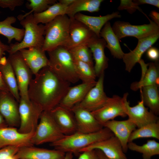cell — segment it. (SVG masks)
<instances>
[{
  "label": "cell",
  "instance_id": "obj_1",
  "mask_svg": "<svg viewBox=\"0 0 159 159\" xmlns=\"http://www.w3.org/2000/svg\"><path fill=\"white\" fill-rule=\"evenodd\" d=\"M32 80L28 96L43 111H50L58 105L70 87L48 66L41 69Z\"/></svg>",
  "mask_w": 159,
  "mask_h": 159
},
{
  "label": "cell",
  "instance_id": "obj_14",
  "mask_svg": "<svg viewBox=\"0 0 159 159\" xmlns=\"http://www.w3.org/2000/svg\"><path fill=\"white\" fill-rule=\"evenodd\" d=\"M70 18L69 39L64 47L68 49L80 45L87 44L93 38L97 37L84 24L74 18Z\"/></svg>",
  "mask_w": 159,
  "mask_h": 159
},
{
  "label": "cell",
  "instance_id": "obj_38",
  "mask_svg": "<svg viewBox=\"0 0 159 159\" xmlns=\"http://www.w3.org/2000/svg\"><path fill=\"white\" fill-rule=\"evenodd\" d=\"M120 2V5L117 8L119 10H126L129 13L132 14L137 9L145 15L147 18H148L139 6L135 4L132 1L121 0Z\"/></svg>",
  "mask_w": 159,
  "mask_h": 159
},
{
  "label": "cell",
  "instance_id": "obj_41",
  "mask_svg": "<svg viewBox=\"0 0 159 159\" xmlns=\"http://www.w3.org/2000/svg\"><path fill=\"white\" fill-rule=\"evenodd\" d=\"M81 153L77 159H100L96 150H86Z\"/></svg>",
  "mask_w": 159,
  "mask_h": 159
},
{
  "label": "cell",
  "instance_id": "obj_47",
  "mask_svg": "<svg viewBox=\"0 0 159 159\" xmlns=\"http://www.w3.org/2000/svg\"><path fill=\"white\" fill-rule=\"evenodd\" d=\"M75 0H59V3L69 6L73 3Z\"/></svg>",
  "mask_w": 159,
  "mask_h": 159
},
{
  "label": "cell",
  "instance_id": "obj_5",
  "mask_svg": "<svg viewBox=\"0 0 159 159\" xmlns=\"http://www.w3.org/2000/svg\"><path fill=\"white\" fill-rule=\"evenodd\" d=\"M20 24L24 30V37L20 42L10 44L9 54H13L21 49L32 47L42 48L44 38L45 25L36 23L32 14L20 21Z\"/></svg>",
  "mask_w": 159,
  "mask_h": 159
},
{
  "label": "cell",
  "instance_id": "obj_21",
  "mask_svg": "<svg viewBox=\"0 0 159 159\" xmlns=\"http://www.w3.org/2000/svg\"><path fill=\"white\" fill-rule=\"evenodd\" d=\"M19 51L34 75L42 68L48 65V58L42 48L32 47L21 49Z\"/></svg>",
  "mask_w": 159,
  "mask_h": 159
},
{
  "label": "cell",
  "instance_id": "obj_19",
  "mask_svg": "<svg viewBox=\"0 0 159 159\" xmlns=\"http://www.w3.org/2000/svg\"><path fill=\"white\" fill-rule=\"evenodd\" d=\"M103 127L109 129L120 141L123 152L126 153L128 149L127 145L129 138L137 127L128 118L125 120L118 121L114 120L108 121L102 125Z\"/></svg>",
  "mask_w": 159,
  "mask_h": 159
},
{
  "label": "cell",
  "instance_id": "obj_31",
  "mask_svg": "<svg viewBox=\"0 0 159 159\" xmlns=\"http://www.w3.org/2000/svg\"><path fill=\"white\" fill-rule=\"evenodd\" d=\"M16 19L14 16L7 17L4 20L0 21V34L6 37L8 42L10 43L14 39L18 42L22 40L24 34V29L14 27L12 24L16 21Z\"/></svg>",
  "mask_w": 159,
  "mask_h": 159
},
{
  "label": "cell",
  "instance_id": "obj_33",
  "mask_svg": "<svg viewBox=\"0 0 159 159\" xmlns=\"http://www.w3.org/2000/svg\"><path fill=\"white\" fill-rule=\"evenodd\" d=\"M128 149L142 154L143 159H151L154 155L159 154V143L154 140H149L142 145L133 142H129Z\"/></svg>",
  "mask_w": 159,
  "mask_h": 159
},
{
  "label": "cell",
  "instance_id": "obj_37",
  "mask_svg": "<svg viewBox=\"0 0 159 159\" xmlns=\"http://www.w3.org/2000/svg\"><path fill=\"white\" fill-rule=\"evenodd\" d=\"M68 50L74 58L94 66L92 53L87 44L80 45Z\"/></svg>",
  "mask_w": 159,
  "mask_h": 159
},
{
  "label": "cell",
  "instance_id": "obj_18",
  "mask_svg": "<svg viewBox=\"0 0 159 159\" xmlns=\"http://www.w3.org/2000/svg\"><path fill=\"white\" fill-rule=\"evenodd\" d=\"M159 33L145 38L138 39V42L134 50L124 53L122 58L125 64V70L130 72L136 63L141 59L143 54L158 40Z\"/></svg>",
  "mask_w": 159,
  "mask_h": 159
},
{
  "label": "cell",
  "instance_id": "obj_45",
  "mask_svg": "<svg viewBox=\"0 0 159 159\" xmlns=\"http://www.w3.org/2000/svg\"><path fill=\"white\" fill-rule=\"evenodd\" d=\"M149 16L153 22L159 26V13L158 12L154 10L151 11Z\"/></svg>",
  "mask_w": 159,
  "mask_h": 159
},
{
  "label": "cell",
  "instance_id": "obj_26",
  "mask_svg": "<svg viewBox=\"0 0 159 159\" xmlns=\"http://www.w3.org/2000/svg\"><path fill=\"white\" fill-rule=\"evenodd\" d=\"M121 15L118 11L100 16H88L81 13L76 14L74 18L85 24L98 38L100 31L104 25L110 20L114 18H119Z\"/></svg>",
  "mask_w": 159,
  "mask_h": 159
},
{
  "label": "cell",
  "instance_id": "obj_48",
  "mask_svg": "<svg viewBox=\"0 0 159 159\" xmlns=\"http://www.w3.org/2000/svg\"><path fill=\"white\" fill-rule=\"evenodd\" d=\"M9 127L3 116L0 114V128Z\"/></svg>",
  "mask_w": 159,
  "mask_h": 159
},
{
  "label": "cell",
  "instance_id": "obj_10",
  "mask_svg": "<svg viewBox=\"0 0 159 159\" xmlns=\"http://www.w3.org/2000/svg\"><path fill=\"white\" fill-rule=\"evenodd\" d=\"M7 58L15 75L20 98L29 99L28 88L33 74L19 51L9 54Z\"/></svg>",
  "mask_w": 159,
  "mask_h": 159
},
{
  "label": "cell",
  "instance_id": "obj_42",
  "mask_svg": "<svg viewBox=\"0 0 159 159\" xmlns=\"http://www.w3.org/2000/svg\"><path fill=\"white\" fill-rule=\"evenodd\" d=\"M146 55L149 59L158 62L159 57V51L156 48L151 47L146 51Z\"/></svg>",
  "mask_w": 159,
  "mask_h": 159
},
{
  "label": "cell",
  "instance_id": "obj_20",
  "mask_svg": "<svg viewBox=\"0 0 159 159\" xmlns=\"http://www.w3.org/2000/svg\"><path fill=\"white\" fill-rule=\"evenodd\" d=\"M65 153L55 149L50 150L32 145L20 148L14 156L16 159H63Z\"/></svg>",
  "mask_w": 159,
  "mask_h": 159
},
{
  "label": "cell",
  "instance_id": "obj_25",
  "mask_svg": "<svg viewBox=\"0 0 159 159\" xmlns=\"http://www.w3.org/2000/svg\"><path fill=\"white\" fill-rule=\"evenodd\" d=\"M138 63L142 70L141 78L139 81L133 82L131 84V89L136 91L143 87L155 84L158 85L159 76L158 62L146 64L141 59Z\"/></svg>",
  "mask_w": 159,
  "mask_h": 159
},
{
  "label": "cell",
  "instance_id": "obj_49",
  "mask_svg": "<svg viewBox=\"0 0 159 159\" xmlns=\"http://www.w3.org/2000/svg\"><path fill=\"white\" fill-rule=\"evenodd\" d=\"M96 150L100 159H109L101 151L99 150Z\"/></svg>",
  "mask_w": 159,
  "mask_h": 159
},
{
  "label": "cell",
  "instance_id": "obj_4",
  "mask_svg": "<svg viewBox=\"0 0 159 159\" xmlns=\"http://www.w3.org/2000/svg\"><path fill=\"white\" fill-rule=\"evenodd\" d=\"M48 66L58 76L69 83L80 80L76 72L73 57L69 50L62 46L47 52Z\"/></svg>",
  "mask_w": 159,
  "mask_h": 159
},
{
  "label": "cell",
  "instance_id": "obj_43",
  "mask_svg": "<svg viewBox=\"0 0 159 159\" xmlns=\"http://www.w3.org/2000/svg\"><path fill=\"white\" fill-rule=\"evenodd\" d=\"M136 4L139 6L143 4H148L155 6L159 8V0H136L133 1Z\"/></svg>",
  "mask_w": 159,
  "mask_h": 159
},
{
  "label": "cell",
  "instance_id": "obj_39",
  "mask_svg": "<svg viewBox=\"0 0 159 159\" xmlns=\"http://www.w3.org/2000/svg\"><path fill=\"white\" fill-rule=\"evenodd\" d=\"M24 2L23 0H0V7L8 8L13 11L16 7L22 5Z\"/></svg>",
  "mask_w": 159,
  "mask_h": 159
},
{
  "label": "cell",
  "instance_id": "obj_15",
  "mask_svg": "<svg viewBox=\"0 0 159 159\" xmlns=\"http://www.w3.org/2000/svg\"><path fill=\"white\" fill-rule=\"evenodd\" d=\"M125 105L126 114L128 117V119L131 120L138 128L159 120L157 116L151 111H149L148 108L145 107L141 99L137 105L133 107L130 106V103L127 99L125 101Z\"/></svg>",
  "mask_w": 159,
  "mask_h": 159
},
{
  "label": "cell",
  "instance_id": "obj_28",
  "mask_svg": "<svg viewBox=\"0 0 159 159\" xmlns=\"http://www.w3.org/2000/svg\"><path fill=\"white\" fill-rule=\"evenodd\" d=\"M100 37H102L106 43V47L109 50L114 57L122 59L124 53L122 49L119 40L112 30L109 21L107 22L101 29Z\"/></svg>",
  "mask_w": 159,
  "mask_h": 159
},
{
  "label": "cell",
  "instance_id": "obj_7",
  "mask_svg": "<svg viewBox=\"0 0 159 159\" xmlns=\"http://www.w3.org/2000/svg\"><path fill=\"white\" fill-rule=\"evenodd\" d=\"M19 111L20 124L18 131L27 134L35 132L41 113V107L29 99L20 98Z\"/></svg>",
  "mask_w": 159,
  "mask_h": 159
},
{
  "label": "cell",
  "instance_id": "obj_2",
  "mask_svg": "<svg viewBox=\"0 0 159 159\" xmlns=\"http://www.w3.org/2000/svg\"><path fill=\"white\" fill-rule=\"evenodd\" d=\"M113 135V133L105 127L98 131L90 133L77 131L70 135H64L59 140L50 143V145L55 149L65 153L70 152L77 155L81 150Z\"/></svg>",
  "mask_w": 159,
  "mask_h": 159
},
{
  "label": "cell",
  "instance_id": "obj_34",
  "mask_svg": "<svg viewBox=\"0 0 159 159\" xmlns=\"http://www.w3.org/2000/svg\"><path fill=\"white\" fill-rule=\"evenodd\" d=\"M148 138L159 140V120L135 129L131 133L128 143L138 139Z\"/></svg>",
  "mask_w": 159,
  "mask_h": 159
},
{
  "label": "cell",
  "instance_id": "obj_50",
  "mask_svg": "<svg viewBox=\"0 0 159 159\" xmlns=\"http://www.w3.org/2000/svg\"><path fill=\"white\" fill-rule=\"evenodd\" d=\"M73 154L71 153H66L65 156L63 159H73Z\"/></svg>",
  "mask_w": 159,
  "mask_h": 159
},
{
  "label": "cell",
  "instance_id": "obj_32",
  "mask_svg": "<svg viewBox=\"0 0 159 159\" xmlns=\"http://www.w3.org/2000/svg\"><path fill=\"white\" fill-rule=\"evenodd\" d=\"M68 6L59 2H56L50 6L45 11L38 14H33V18L37 24H46L57 16L65 14Z\"/></svg>",
  "mask_w": 159,
  "mask_h": 159
},
{
  "label": "cell",
  "instance_id": "obj_13",
  "mask_svg": "<svg viewBox=\"0 0 159 159\" xmlns=\"http://www.w3.org/2000/svg\"><path fill=\"white\" fill-rule=\"evenodd\" d=\"M35 132L24 134L14 127H7L0 128V149L8 146L20 148L34 145L31 139Z\"/></svg>",
  "mask_w": 159,
  "mask_h": 159
},
{
  "label": "cell",
  "instance_id": "obj_51",
  "mask_svg": "<svg viewBox=\"0 0 159 159\" xmlns=\"http://www.w3.org/2000/svg\"><path fill=\"white\" fill-rule=\"evenodd\" d=\"M6 159H16L14 156V155L13 156H10L7 158Z\"/></svg>",
  "mask_w": 159,
  "mask_h": 159
},
{
  "label": "cell",
  "instance_id": "obj_36",
  "mask_svg": "<svg viewBox=\"0 0 159 159\" xmlns=\"http://www.w3.org/2000/svg\"><path fill=\"white\" fill-rule=\"evenodd\" d=\"M29 3L26 4V6L29 9H31L29 12L24 14H20L17 16V18L21 21L28 15L32 14H38L47 9L50 6L56 2V0H28Z\"/></svg>",
  "mask_w": 159,
  "mask_h": 159
},
{
  "label": "cell",
  "instance_id": "obj_23",
  "mask_svg": "<svg viewBox=\"0 0 159 159\" xmlns=\"http://www.w3.org/2000/svg\"><path fill=\"white\" fill-rule=\"evenodd\" d=\"M90 49L95 61L94 69L97 77L104 73L108 66V58L104 52L106 43L105 40L96 37L87 44Z\"/></svg>",
  "mask_w": 159,
  "mask_h": 159
},
{
  "label": "cell",
  "instance_id": "obj_27",
  "mask_svg": "<svg viewBox=\"0 0 159 159\" xmlns=\"http://www.w3.org/2000/svg\"><path fill=\"white\" fill-rule=\"evenodd\" d=\"M0 71L9 91L19 103L20 97L15 75L8 59L4 56L0 59Z\"/></svg>",
  "mask_w": 159,
  "mask_h": 159
},
{
  "label": "cell",
  "instance_id": "obj_6",
  "mask_svg": "<svg viewBox=\"0 0 159 159\" xmlns=\"http://www.w3.org/2000/svg\"><path fill=\"white\" fill-rule=\"evenodd\" d=\"M64 135L50 112L43 111L31 142L33 145L51 143L59 140Z\"/></svg>",
  "mask_w": 159,
  "mask_h": 159
},
{
  "label": "cell",
  "instance_id": "obj_29",
  "mask_svg": "<svg viewBox=\"0 0 159 159\" xmlns=\"http://www.w3.org/2000/svg\"><path fill=\"white\" fill-rule=\"evenodd\" d=\"M141 99L145 106L157 116L159 114V92L158 85L155 84L140 89Z\"/></svg>",
  "mask_w": 159,
  "mask_h": 159
},
{
  "label": "cell",
  "instance_id": "obj_3",
  "mask_svg": "<svg viewBox=\"0 0 159 159\" xmlns=\"http://www.w3.org/2000/svg\"><path fill=\"white\" fill-rule=\"evenodd\" d=\"M70 22V18L64 14L44 25L43 51L47 52L59 46H65L69 39Z\"/></svg>",
  "mask_w": 159,
  "mask_h": 159
},
{
  "label": "cell",
  "instance_id": "obj_44",
  "mask_svg": "<svg viewBox=\"0 0 159 159\" xmlns=\"http://www.w3.org/2000/svg\"><path fill=\"white\" fill-rule=\"evenodd\" d=\"M10 49L9 46L3 43L0 39V59L3 57L5 52H8Z\"/></svg>",
  "mask_w": 159,
  "mask_h": 159
},
{
  "label": "cell",
  "instance_id": "obj_30",
  "mask_svg": "<svg viewBox=\"0 0 159 159\" xmlns=\"http://www.w3.org/2000/svg\"><path fill=\"white\" fill-rule=\"evenodd\" d=\"M103 0H75L68 6L65 13L69 17L74 18V15L82 11L97 12Z\"/></svg>",
  "mask_w": 159,
  "mask_h": 159
},
{
  "label": "cell",
  "instance_id": "obj_12",
  "mask_svg": "<svg viewBox=\"0 0 159 159\" xmlns=\"http://www.w3.org/2000/svg\"><path fill=\"white\" fill-rule=\"evenodd\" d=\"M98 77L95 85L89 91L83 100L76 105L91 112L102 107L109 98L104 90V73Z\"/></svg>",
  "mask_w": 159,
  "mask_h": 159
},
{
  "label": "cell",
  "instance_id": "obj_40",
  "mask_svg": "<svg viewBox=\"0 0 159 159\" xmlns=\"http://www.w3.org/2000/svg\"><path fill=\"white\" fill-rule=\"evenodd\" d=\"M20 148L14 146H8L0 149V159H6L10 156L14 155Z\"/></svg>",
  "mask_w": 159,
  "mask_h": 159
},
{
  "label": "cell",
  "instance_id": "obj_17",
  "mask_svg": "<svg viewBox=\"0 0 159 159\" xmlns=\"http://www.w3.org/2000/svg\"><path fill=\"white\" fill-rule=\"evenodd\" d=\"M70 109L75 119L77 132L90 133L98 131L104 127L91 112L76 105Z\"/></svg>",
  "mask_w": 159,
  "mask_h": 159
},
{
  "label": "cell",
  "instance_id": "obj_24",
  "mask_svg": "<svg viewBox=\"0 0 159 159\" xmlns=\"http://www.w3.org/2000/svg\"><path fill=\"white\" fill-rule=\"evenodd\" d=\"M96 82L95 81L88 83L82 82L74 87H70L59 105L71 109L83 100Z\"/></svg>",
  "mask_w": 159,
  "mask_h": 159
},
{
  "label": "cell",
  "instance_id": "obj_8",
  "mask_svg": "<svg viewBox=\"0 0 159 159\" xmlns=\"http://www.w3.org/2000/svg\"><path fill=\"white\" fill-rule=\"evenodd\" d=\"M148 19L149 24L141 25H133L128 22L117 21L114 23L112 29L119 41L127 37H133L139 39L159 33V26Z\"/></svg>",
  "mask_w": 159,
  "mask_h": 159
},
{
  "label": "cell",
  "instance_id": "obj_16",
  "mask_svg": "<svg viewBox=\"0 0 159 159\" xmlns=\"http://www.w3.org/2000/svg\"><path fill=\"white\" fill-rule=\"evenodd\" d=\"M92 150H100L109 159H127L121 142L114 135L81 150L80 153Z\"/></svg>",
  "mask_w": 159,
  "mask_h": 159
},
{
  "label": "cell",
  "instance_id": "obj_22",
  "mask_svg": "<svg viewBox=\"0 0 159 159\" xmlns=\"http://www.w3.org/2000/svg\"><path fill=\"white\" fill-rule=\"evenodd\" d=\"M50 112L64 135H70L77 131L75 119L71 109L59 105Z\"/></svg>",
  "mask_w": 159,
  "mask_h": 159
},
{
  "label": "cell",
  "instance_id": "obj_11",
  "mask_svg": "<svg viewBox=\"0 0 159 159\" xmlns=\"http://www.w3.org/2000/svg\"><path fill=\"white\" fill-rule=\"evenodd\" d=\"M19 103L9 91L0 90V114L9 127H19Z\"/></svg>",
  "mask_w": 159,
  "mask_h": 159
},
{
  "label": "cell",
  "instance_id": "obj_35",
  "mask_svg": "<svg viewBox=\"0 0 159 159\" xmlns=\"http://www.w3.org/2000/svg\"><path fill=\"white\" fill-rule=\"evenodd\" d=\"M73 59L75 71L79 80L84 83L95 81L97 77L94 66L73 57Z\"/></svg>",
  "mask_w": 159,
  "mask_h": 159
},
{
  "label": "cell",
  "instance_id": "obj_46",
  "mask_svg": "<svg viewBox=\"0 0 159 159\" xmlns=\"http://www.w3.org/2000/svg\"><path fill=\"white\" fill-rule=\"evenodd\" d=\"M0 90L9 91V90L6 85L3 78L1 73L0 71Z\"/></svg>",
  "mask_w": 159,
  "mask_h": 159
},
{
  "label": "cell",
  "instance_id": "obj_9",
  "mask_svg": "<svg viewBox=\"0 0 159 159\" xmlns=\"http://www.w3.org/2000/svg\"><path fill=\"white\" fill-rule=\"evenodd\" d=\"M128 93H125L123 97L115 95L109 97L105 104L99 109L91 113L101 125L117 116L125 117L127 116L125 105Z\"/></svg>",
  "mask_w": 159,
  "mask_h": 159
}]
</instances>
